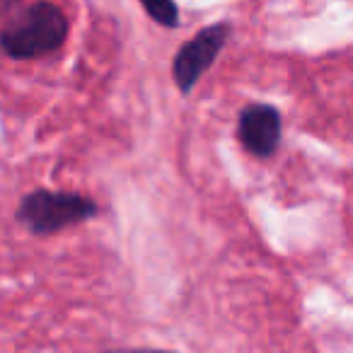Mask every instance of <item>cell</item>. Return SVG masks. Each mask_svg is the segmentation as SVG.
Wrapping results in <instances>:
<instances>
[{
  "label": "cell",
  "instance_id": "cell-1",
  "mask_svg": "<svg viewBox=\"0 0 353 353\" xmlns=\"http://www.w3.org/2000/svg\"><path fill=\"white\" fill-rule=\"evenodd\" d=\"M65 34L68 22L63 12L51 3H37L3 30L0 46L12 59H39L54 54L65 41Z\"/></svg>",
  "mask_w": 353,
  "mask_h": 353
},
{
  "label": "cell",
  "instance_id": "cell-2",
  "mask_svg": "<svg viewBox=\"0 0 353 353\" xmlns=\"http://www.w3.org/2000/svg\"><path fill=\"white\" fill-rule=\"evenodd\" d=\"M97 213L90 199L70 192H32L17 208V221L34 235H51Z\"/></svg>",
  "mask_w": 353,
  "mask_h": 353
},
{
  "label": "cell",
  "instance_id": "cell-3",
  "mask_svg": "<svg viewBox=\"0 0 353 353\" xmlns=\"http://www.w3.org/2000/svg\"><path fill=\"white\" fill-rule=\"evenodd\" d=\"M228 37H230V27L221 22V25H211L206 30H201L192 41H187L179 49L172 70H174V80L182 92H192V88L199 83V78L211 68L216 56L221 54Z\"/></svg>",
  "mask_w": 353,
  "mask_h": 353
},
{
  "label": "cell",
  "instance_id": "cell-4",
  "mask_svg": "<svg viewBox=\"0 0 353 353\" xmlns=\"http://www.w3.org/2000/svg\"><path fill=\"white\" fill-rule=\"evenodd\" d=\"M240 141L252 155H274L281 141V114L269 104H250L240 114Z\"/></svg>",
  "mask_w": 353,
  "mask_h": 353
},
{
  "label": "cell",
  "instance_id": "cell-5",
  "mask_svg": "<svg viewBox=\"0 0 353 353\" xmlns=\"http://www.w3.org/2000/svg\"><path fill=\"white\" fill-rule=\"evenodd\" d=\"M141 3L155 22H160L165 27L179 25V12H176V6L172 0H141Z\"/></svg>",
  "mask_w": 353,
  "mask_h": 353
},
{
  "label": "cell",
  "instance_id": "cell-6",
  "mask_svg": "<svg viewBox=\"0 0 353 353\" xmlns=\"http://www.w3.org/2000/svg\"><path fill=\"white\" fill-rule=\"evenodd\" d=\"M109 353H174V351H160V348H121V351H109Z\"/></svg>",
  "mask_w": 353,
  "mask_h": 353
},
{
  "label": "cell",
  "instance_id": "cell-7",
  "mask_svg": "<svg viewBox=\"0 0 353 353\" xmlns=\"http://www.w3.org/2000/svg\"><path fill=\"white\" fill-rule=\"evenodd\" d=\"M12 3H15V0H0V12H3V10H8V8H10Z\"/></svg>",
  "mask_w": 353,
  "mask_h": 353
}]
</instances>
